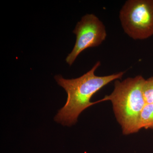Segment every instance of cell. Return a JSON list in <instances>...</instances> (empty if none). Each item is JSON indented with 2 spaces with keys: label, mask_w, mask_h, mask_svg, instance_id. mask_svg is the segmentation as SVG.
I'll use <instances>...</instances> for the list:
<instances>
[{
  "label": "cell",
  "mask_w": 153,
  "mask_h": 153,
  "mask_svg": "<svg viewBox=\"0 0 153 153\" xmlns=\"http://www.w3.org/2000/svg\"><path fill=\"white\" fill-rule=\"evenodd\" d=\"M100 64L97 61L89 71L75 79H66L60 75L55 76L57 83L68 96L66 104L55 117V121L68 126L76 123L81 112L94 105L91 102L92 96L110 82L120 79L124 74V71H122L107 76H96L95 71Z\"/></svg>",
  "instance_id": "1"
},
{
  "label": "cell",
  "mask_w": 153,
  "mask_h": 153,
  "mask_svg": "<svg viewBox=\"0 0 153 153\" xmlns=\"http://www.w3.org/2000/svg\"><path fill=\"white\" fill-rule=\"evenodd\" d=\"M145 79L140 75L122 81L117 79L112 93L94 102L96 104L103 101L111 102L115 116L124 134L134 133L140 130V117L145 104L143 88Z\"/></svg>",
  "instance_id": "2"
},
{
  "label": "cell",
  "mask_w": 153,
  "mask_h": 153,
  "mask_svg": "<svg viewBox=\"0 0 153 153\" xmlns=\"http://www.w3.org/2000/svg\"><path fill=\"white\" fill-rule=\"evenodd\" d=\"M122 27L134 40L153 36V0H128L120 12Z\"/></svg>",
  "instance_id": "3"
},
{
  "label": "cell",
  "mask_w": 153,
  "mask_h": 153,
  "mask_svg": "<svg viewBox=\"0 0 153 153\" xmlns=\"http://www.w3.org/2000/svg\"><path fill=\"white\" fill-rule=\"evenodd\" d=\"M73 33L76 35L74 48L66 58L71 66L82 52L88 49L98 47L105 40L107 33L105 26L94 14H86L76 24Z\"/></svg>",
  "instance_id": "4"
},
{
  "label": "cell",
  "mask_w": 153,
  "mask_h": 153,
  "mask_svg": "<svg viewBox=\"0 0 153 153\" xmlns=\"http://www.w3.org/2000/svg\"><path fill=\"white\" fill-rule=\"evenodd\" d=\"M143 91L145 104L141 118L146 122L153 124V76L146 79Z\"/></svg>",
  "instance_id": "5"
},
{
  "label": "cell",
  "mask_w": 153,
  "mask_h": 153,
  "mask_svg": "<svg viewBox=\"0 0 153 153\" xmlns=\"http://www.w3.org/2000/svg\"><path fill=\"white\" fill-rule=\"evenodd\" d=\"M152 129V130H153V128Z\"/></svg>",
  "instance_id": "6"
}]
</instances>
